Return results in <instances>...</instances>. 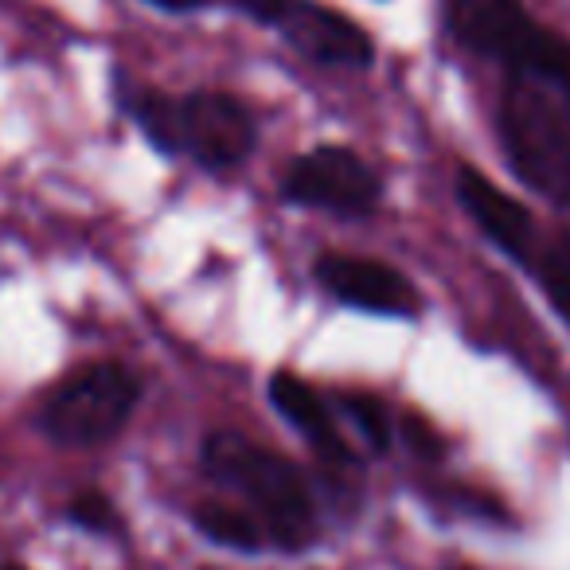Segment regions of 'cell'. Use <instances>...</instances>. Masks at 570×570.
<instances>
[{"instance_id":"obj_3","label":"cell","mask_w":570,"mask_h":570,"mask_svg":"<svg viewBox=\"0 0 570 570\" xmlns=\"http://www.w3.org/2000/svg\"><path fill=\"white\" fill-rule=\"evenodd\" d=\"M121 106L160 153L188 157L207 173L238 168L258 141L250 106L223 90H191L180 98L165 90H126Z\"/></svg>"},{"instance_id":"obj_8","label":"cell","mask_w":570,"mask_h":570,"mask_svg":"<svg viewBox=\"0 0 570 570\" xmlns=\"http://www.w3.org/2000/svg\"><path fill=\"white\" fill-rule=\"evenodd\" d=\"M325 294L352 309L380 313V317H414L422 309V297L406 274L375 258H356V254H325L313 266Z\"/></svg>"},{"instance_id":"obj_15","label":"cell","mask_w":570,"mask_h":570,"mask_svg":"<svg viewBox=\"0 0 570 570\" xmlns=\"http://www.w3.org/2000/svg\"><path fill=\"white\" fill-rule=\"evenodd\" d=\"M238 12H246L250 20H262V24H277V20L289 12L294 0H230Z\"/></svg>"},{"instance_id":"obj_10","label":"cell","mask_w":570,"mask_h":570,"mask_svg":"<svg viewBox=\"0 0 570 570\" xmlns=\"http://www.w3.org/2000/svg\"><path fill=\"white\" fill-rule=\"evenodd\" d=\"M269 403H274V411L282 414L321 458L333 461V465H352V450L341 430H336L333 411H328V403L309 383L289 372H277L274 380H269Z\"/></svg>"},{"instance_id":"obj_12","label":"cell","mask_w":570,"mask_h":570,"mask_svg":"<svg viewBox=\"0 0 570 570\" xmlns=\"http://www.w3.org/2000/svg\"><path fill=\"white\" fill-rule=\"evenodd\" d=\"M528 269L535 274L539 289L554 305V313L570 325V230L539 235L535 250L528 258Z\"/></svg>"},{"instance_id":"obj_2","label":"cell","mask_w":570,"mask_h":570,"mask_svg":"<svg viewBox=\"0 0 570 570\" xmlns=\"http://www.w3.org/2000/svg\"><path fill=\"white\" fill-rule=\"evenodd\" d=\"M204 473L230 492L254 520L266 528L269 547L302 551L317 539V504L294 461L262 450L243 434H212L204 442Z\"/></svg>"},{"instance_id":"obj_17","label":"cell","mask_w":570,"mask_h":570,"mask_svg":"<svg viewBox=\"0 0 570 570\" xmlns=\"http://www.w3.org/2000/svg\"><path fill=\"white\" fill-rule=\"evenodd\" d=\"M0 570H20V567H0Z\"/></svg>"},{"instance_id":"obj_4","label":"cell","mask_w":570,"mask_h":570,"mask_svg":"<svg viewBox=\"0 0 570 570\" xmlns=\"http://www.w3.org/2000/svg\"><path fill=\"white\" fill-rule=\"evenodd\" d=\"M141 403V380L126 364H90L43 403L40 426L56 445H106Z\"/></svg>"},{"instance_id":"obj_7","label":"cell","mask_w":570,"mask_h":570,"mask_svg":"<svg viewBox=\"0 0 570 570\" xmlns=\"http://www.w3.org/2000/svg\"><path fill=\"white\" fill-rule=\"evenodd\" d=\"M285 43L302 59L336 71H367L375 59V43L364 28L344 12L328 9L321 0H294L289 12L277 20Z\"/></svg>"},{"instance_id":"obj_5","label":"cell","mask_w":570,"mask_h":570,"mask_svg":"<svg viewBox=\"0 0 570 570\" xmlns=\"http://www.w3.org/2000/svg\"><path fill=\"white\" fill-rule=\"evenodd\" d=\"M282 196L289 204L356 219V215H367L380 207L383 184L360 153L344 149V145H317V149L302 153L294 165L285 168Z\"/></svg>"},{"instance_id":"obj_9","label":"cell","mask_w":570,"mask_h":570,"mask_svg":"<svg viewBox=\"0 0 570 570\" xmlns=\"http://www.w3.org/2000/svg\"><path fill=\"white\" fill-rule=\"evenodd\" d=\"M458 199L473 223L481 227V235L489 238L492 246L508 254L512 262L528 266L531 250L539 243V230H535V219L531 212L512 199L508 191H500L489 176H481L476 168H458Z\"/></svg>"},{"instance_id":"obj_16","label":"cell","mask_w":570,"mask_h":570,"mask_svg":"<svg viewBox=\"0 0 570 570\" xmlns=\"http://www.w3.org/2000/svg\"><path fill=\"white\" fill-rule=\"evenodd\" d=\"M149 4H157V9H165V12H196V9H204V0H149Z\"/></svg>"},{"instance_id":"obj_1","label":"cell","mask_w":570,"mask_h":570,"mask_svg":"<svg viewBox=\"0 0 570 570\" xmlns=\"http://www.w3.org/2000/svg\"><path fill=\"white\" fill-rule=\"evenodd\" d=\"M500 145L531 191L570 207V43L504 67Z\"/></svg>"},{"instance_id":"obj_6","label":"cell","mask_w":570,"mask_h":570,"mask_svg":"<svg viewBox=\"0 0 570 570\" xmlns=\"http://www.w3.org/2000/svg\"><path fill=\"white\" fill-rule=\"evenodd\" d=\"M450 32L473 56L497 59L500 67L559 51L562 36L543 28L520 0H450Z\"/></svg>"},{"instance_id":"obj_14","label":"cell","mask_w":570,"mask_h":570,"mask_svg":"<svg viewBox=\"0 0 570 570\" xmlns=\"http://www.w3.org/2000/svg\"><path fill=\"white\" fill-rule=\"evenodd\" d=\"M67 520L87 531H118V512H114V504L102 492H79L67 504Z\"/></svg>"},{"instance_id":"obj_11","label":"cell","mask_w":570,"mask_h":570,"mask_svg":"<svg viewBox=\"0 0 570 570\" xmlns=\"http://www.w3.org/2000/svg\"><path fill=\"white\" fill-rule=\"evenodd\" d=\"M196 528L212 543L235 547V551H262V547H269L266 528L235 500H204L196 508Z\"/></svg>"},{"instance_id":"obj_13","label":"cell","mask_w":570,"mask_h":570,"mask_svg":"<svg viewBox=\"0 0 570 570\" xmlns=\"http://www.w3.org/2000/svg\"><path fill=\"white\" fill-rule=\"evenodd\" d=\"M341 411L356 422L360 438L372 445L375 453H383L391 445V419L387 406L380 403L375 395H364V391H344L341 395Z\"/></svg>"}]
</instances>
